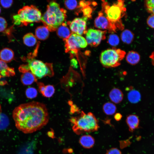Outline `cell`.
Listing matches in <instances>:
<instances>
[{"instance_id":"obj_4","label":"cell","mask_w":154,"mask_h":154,"mask_svg":"<svg viewBox=\"0 0 154 154\" xmlns=\"http://www.w3.org/2000/svg\"><path fill=\"white\" fill-rule=\"evenodd\" d=\"M41 13L40 11L33 5H27L20 9L18 14L13 17L14 23L26 25L33 22H38L41 20Z\"/></svg>"},{"instance_id":"obj_38","label":"cell","mask_w":154,"mask_h":154,"mask_svg":"<svg viewBox=\"0 0 154 154\" xmlns=\"http://www.w3.org/2000/svg\"><path fill=\"white\" fill-rule=\"evenodd\" d=\"M1 113V105L0 104V113Z\"/></svg>"},{"instance_id":"obj_33","label":"cell","mask_w":154,"mask_h":154,"mask_svg":"<svg viewBox=\"0 0 154 154\" xmlns=\"http://www.w3.org/2000/svg\"><path fill=\"white\" fill-rule=\"evenodd\" d=\"M147 23L149 27L154 29V14H151L148 17L147 19Z\"/></svg>"},{"instance_id":"obj_5","label":"cell","mask_w":154,"mask_h":154,"mask_svg":"<svg viewBox=\"0 0 154 154\" xmlns=\"http://www.w3.org/2000/svg\"><path fill=\"white\" fill-rule=\"evenodd\" d=\"M126 53L119 49L112 48L103 51L100 56V63L106 68H114L119 66Z\"/></svg>"},{"instance_id":"obj_14","label":"cell","mask_w":154,"mask_h":154,"mask_svg":"<svg viewBox=\"0 0 154 154\" xmlns=\"http://www.w3.org/2000/svg\"><path fill=\"white\" fill-rule=\"evenodd\" d=\"M56 30L58 36L64 40L67 39L72 33L67 26L66 23L64 22L59 26Z\"/></svg>"},{"instance_id":"obj_22","label":"cell","mask_w":154,"mask_h":154,"mask_svg":"<svg viewBox=\"0 0 154 154\" xmlns=\"http://www.w3.org/2000/svg\"><path fill=\"white\" fill-rule=\"evenodd\" d=\"M23 40L24 44L29 47L34 46L37 42V38L32 33H28L25 35L23 37Z\"/></svg>"},{"instance_id":"obj_36","label":"cell","mask_w":154,"mask_h":154,"mask_svg":"<svg viewBox=\"0 0 154 154\" xmlns=\"http://www.w3.org/2000/svg\"><path fill=\"white\" fill-rule=\"evenodd\" d=\"M121 117L122 116L121 114L119 113L116 114L114 116L115 119L117 121L120 120Z\"/></svg>"},{"instance_id":"obj_8","label":"cell","mask_w":154,"mask_h":154,"mask_svg":"<svg viewBox=\"0 0 154 154\" xmlns=\"http://www.w3.org/2000/svg\"><path fill=\"white\" fill-rule=\"evenodd\" d=\"M64 41L66 52H70L72 54H76L78 49L85 48L88 45L84 38L73 33H72L67 39Z\"/></svg>"},{"instance_id":"obj_7","label":"cell","mask_w":154,"mask_h":154,"mask_svg":"<svg viewBox=\"0 0 154 154\" xmlns=\"http://www.w3.org/2000/svg\"><path fill=\"white\" fill-rule=\"evenodd\" d=\"M105 13L106 17L111 23L117 27L121 28L120 19L123 16L125 8L123 1H118L112 5H105L104 4Z\"/></svg>"},{"instance_id":"obj_39","label":"cell","mask_w":154,"mask_h":154,"mask_svg":"<svg viewBox=\"0 0 154 154\" xmlns=\"http://www.w3.org/2000/svg\"><path fill=\"white\" fill-rule=\"evenodd\" d=\"M1 8L0 7V13H1Z\"/></svg>"},{"instance_id":"obj_1","label":"cell","mask_w":154,"mask_h":154,"mask_svg":"<svg viewBox=\"0 0 154 154\" xmlns=\"http://www.w3.org/2000/svg\"><path fill=\"white\" fill-rule=\"evenodd\" d=\"M12 116L16 128L25 134L41 129L47 124L49 119L46 105L34 101L16 107L13 111Z\"/></svg>"},{"instance_id":"obj_11","label":"cell","mask_w":154,"mask_h":154,"mask_svg":"<svg viewBox=\"0 0 154 154\" xmlns=\"http://www.w3.org/2000/svg\"><path fill=\"white\" fill-rule=\"evenodd\" d=\"M94 24L96 27L100 29L108 30L114 32L116 29V27L102 12L99 13L98 16L95 19Z\"/></svg>"},{"instance_id":"obj_28","label":"cell","mask_w":154,"mask_h":154,"mask_svg":"<svg viewBox=\"0 0 154 154\" xmlns=\"http://www.w3.org/2000/svg\"><path fill=\"white\" fill-rule=\"evenodd\" d=\"M25 94L28 98L33 99L37 96V92L35 88L33 87H30L26 90Z\"/></svg>"},{"instance_id":"obj_32","label":"cell","mask_w":154,"mask_h":154,"mask_svg":"<svg viewBox=\"0 0 154 154\" xmlns=\"http://www.w3.org/2000/svg\"><path fill=\"white\" fill-rule=\"evenodd\" d=\"M13 1L9 0H0V3L3 7L5 8H8L12 5L13 3Z\"/></svg>"},{"instance_id":"obj_6","label":"cell","mask_w":154,"mask_h":154,"mask_svg":"<svg viewBox=\"0 0 154 154\" xmlns=\"http://www.w3.org/2000/svg\"><path fill=\"white\" fill-rule=\"evenodd\" d=\"M27 61L30 70L37 78H41L46 76L51 77L54 75L52 64L45 63L32 58L28 59Z\"/></svg>"},{"instance_id":"obj_15","label":"cell","mask_w":154,"mask_h":154,"mask_svg":"<svg viewBox=\"0 0 154 154\" xmlns=\"http://www.w3.org/2000/svg\"><path fill=\"white\" fill-rule=\"evenodd\" d=\"M123 96L121 91L117 88L112 89L109 94L110 100L116 104L120 103L123 100Z\"/></svg>"},{"instance_id":"obj_2","label":"cell","mask_w":154,"mask_h":154,"mask_svg":"<svg viewBox=\"0 0 154 154\" xmlns=\"http://www.w3.org/2000/svg\"><path fill=\"white\" fill-rule=\"evenodd\" d=\"M66 13V10L61 8L58 3L51 1L47 5L41 21L50 31H54L64 22Z\"/></svg>"},{"instance_id":"obj_17","label":"cell","mask_w":154,"mask_h":154,"mask_svg":"<svg viewBox=\"0 0 154 154\" xmlns=\"http://www.w3.org/2000/svg\"><path fill=\"white\" fill-rule=\"evenodd\" d=\"M49 31L48 28L44 25L39 26L35 29V36L39 40H45L48 37Z\"/></svg>"},{"instance_id":"obj_27","label":"cell","mask_w":154,"mask_h":154,"mask_svg":"<svg viewBox=\"0 0 154 154\" xmlns=\"http://www.w3.org/2000/svg\"><path fill=\"white\" fill-rule=\"evenodd\" d=\"M119 38L118 36L115 34L110 35L108 38V43L112 46L117 45L119 43Z\"/></svg>"},{"instance_id":"obj_30","label":"cell","mask_w":154,"mask_h":154,"mask_svg":"<svg viewBox=\"0 0 154 154\" xmlns=\"http://www.w3.org/2000/svg\"><path fill=\"white\" fill-rule=\"evenodd\" d=\"M66 7L69 10L74 9L77 6V2L76 0H66L64 2Z\"/></svg>"},{"instance_id":"obj_19","label":"cell","mask_w":154,"mask_h":154,"mask_svg":"<svg viewBox=\"0 0 154 154\" xmlns=\"http://www.w3.org/2000/svg\"><path fill=\"white\" fill-rule=\"evenodd\" d=\"M0 74L2 77L9 76L15 74L13 68L9 67L6 63L0 60Z\"/></svg>"},{"instance_id":"obj_18","label":"cell","mask_w":154,"mask_h":154,"mask_svg":"<svg viewBox=\"0 0 154 154\" xmlns=\"http://www.w3.org/2000/svg\"><path fill=\"white\" fill-rule=\"evenodd\" d=\"M21 80L22 84L25 85H31L34 82H37V78L31 71L23 73L21 75Z\"/></svg>"},{"instance_id":"obj_24","label":"cell","mask_w":154,"mask_h":154,"mask_svg":"<svg viewBox=\"0 0 154 154\" xmlns=\"http://www.w3.org/2000/svg\"><path fill=\"white\" fill-rule=\"evenodd\" d=\"M128 99L131 103H135L138 102L141 98V95L139 91L132 90L128 94Z\"/></svg>"},{"instance_id":"obj_16","label":"cell","mask_w":154,"mask_h":154,"mask_svg":"<svg viewBox=\"0 0 154 154\" xmlns=\"http://www.w3.org/2000/svg\"><path fill=\"white\" fill-rule=\"evenodd\" d=\"M126 122L129 131H133L138 127L139 120L138 117L136 115L131 114L127 117Z\"/></svg>"},{"instance_id":"obj_12","label":"cell","mask_w":154,"mask_h":154,"mask_svg":"<svg viewBox=\"0 0 154 154\" xmlns=\"http://www.w3.org/2000/svg\"><path fill=\"white\" fill-rule=\"evenodd\" d=\"M39 92L44 96L47 98L51 97L55 92V89L53 86L48 85L45 86L41 82H37Z\"/></svg>"},{"instance_id":"obj_25","label":"cell","mask_w":154,"mask_h":154,"mask_svg":"<svg viewBox=\"0 0 154 154\" xmlns=\"http://www.w3.org/2000/svg\"><path fill=\"white\" fill-rule=\"evenodd\" d=\"M103 109L106 114L108 115H111L115 113L116 110V107L113 103L107 102L103 105Z\"/></svg>"},{"instance_id":"obj_35","label":"cell","mask_w":154,"mask_h":154,"mask_svg":"<svg viewBox=\"0 0 154 154\" xmlns=\"http://www.w3.org/2000/svg\"><path fill=\"white\" fill-rule=\"evenodd\" d=\"M83 11L85 17L87 18L90 15L92 12L91 9L90 7H86L83 9Z\"/></svg>"},{"instance_id":"obj_26","label":"cell","mask_w":154,"mask_h":154,"mask_svg":"<svg viewBox=\"0 0 154 154\" xmlns=\"http://www.w3.org/2000/svg\"><path fill=\"white\" fill-rule=\"evenodd\" d=\"M9 121L8 117L5 114L0 113V130H3L9 126Z\"/></svg>"},{"instance_id":"obj_31","label":"cell","mask_w":154,"mask_h":154,"mask_svg":"<svg viewBox=\"0 0 154 154\" xmlns=\"http://www.w3.org/2000/svg\"><path fill=\"white\" fill-rule=\"evenodd\" d=\"M6 20L3 17H0V32L4 31L7 27Z\"/></svg>"},{"instance_id":"obj_10","label":"cell","mask_w":154,"mask_h":154,"mask_svg":"<svg viewBox=\"0 0 154 154\" xmlns=\"http://www.w3.org/2000/svg\"><path fill=\"white\" fill-rule=\"evenodd\" d=\"M87 18H76L71 22L70 28L72 33L81 36L86 33Z\"/></svg>"},{"instance_id":"obj_9","label":"cell","mask_w":154,"mask_h":154,"mask_svg":"<svg viewBox=\"0 0 154 154\" xmlns=\"http://www.w3.org/2000/svg\"><path fill=\"white\" fill-rule=\"evenodd\" d=\"M106 31H102L90 29L86 33V40L88 44L92 46L96 47L102 40L105 38Z\"/></svg>"},{"instance_id":"obj_37","label":"cell","mask_w":154,"mask_h":154,"mask_svg":"<svg viewBox=\"0 0 154 154\" xmlns=\"http://www.w3.org/2000/svg\"><path fill=\"white\" fill-rule=\"evenodd\" d=\"M149 57L151 60L152 64L154 66V51L151 53Z\"/></svg>"},{"instance_id":"obj_13","label":"cell","mask_w":154,"mask_h":154,"mask_svg":"<svg viewBox=\"0 0 154 154\" xmlns=\"http://www.w3.org/2000/svg\"><path fill=\"white\" fill-rule=\"evenodd\" d=\"M14 56L13 50L8 48H3L0 51V60L5 63L11 62Z\"/></svg>"},{"instance_id":"obj_21","label":"cell","mask_w":154,"mask_h":154,"mask_svg":"<svg viewBox=\"0 0 154 154\" xmlns=\"http://www.w3.org/2000/svg\"><path fill=\"white\" fill-rule=\"evenodd\" d=\"M140 56L139 54L137 52L134 51H129L126 56V60L128 63L135 65L137 64L139 61Z\"/></svg>"},{"instance_id":"obj_3","label":"cell","mask_w":154,"mask_h":154,"mask_svg":"<svg viewBox=\"0 0 154 154\" xmlns=\"http://www.w3.org/2000/svg\"><path fill=\"white\" fill-rule=\"evenodd\" d=\"M70 121L73 131L78 135L96 131L99 128L98 120L91 112L86 114L82 111L80 115L71 117Z\"/></svg>"},{"instance_id":"obj_20","label":"cell","mask_w":154,"mask_h":154,"mask_svg":"<svg viewBox=\"0 0 154 154\" xmlns=\"http://www.w3.org/2000/svg\"><path fill=\"white\" fill-rule=\"evenodd\" d=\"M79 142L84 147L89 149L93 146L95 141L94 138L91 135H85L81 136L79 139Z\"/></svg>"},{"instance_id":"obj_29","label":"cell","mask_w":154,"mask_h":154,"mask_svg":"<svg viewBox=\"0 0 154 154\" xmlns=\"http://www.w3.org/2000/svg\"><path fill=\"white\" fill-rule=\"evenodd\" d=\"M145 3L147 11L151 14H154V0H146Z\"/></svg>"},{"instance_id":"obj_23","label":"cell","mask_w":154,"mask_h":154,"mask_svg":"<svg viewBox=\"0 0 154 154\" xmlns=\"http://www.w3.org/2000/svg\"><path fill=\"white\" fill-rule=\"evenodd\" d=\"M134 37V34L128 29L124 30L121 33V35L122 41L127 44H130L133 40Z\"/></svg>"},{"instance_id":"obj_40","label":"cell","mask_w":154,"mask_h":154,"mask_svg":"<svg viewBox=\"0 0 154 154\" xmlns=\"http://www.w3.org/2000/svg\"></svg>"},{"instance_id":"obj_34","label":"cell","mask_w":154,"mask_h":154,"mask_svg":"<svg viewBox=\"0 0 154 154\" xmlns=\"http://www.w3.org/2000/svg\"><path fill=\"white\" fill-rule=\"evenodd\" d=\"M106 154H121V153L117 148H112L108 150Z\"/></svg>"}]
</instances>
